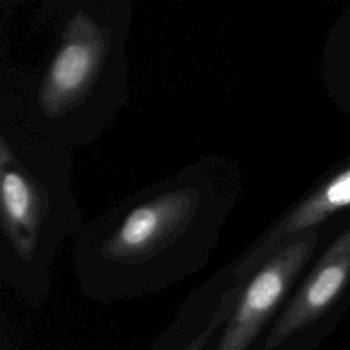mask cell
I'll list each match as a JSON object with an SVG mask.
<instances>
[{"mask_svg":"<svg viewBox=\"0 0 350 350\" xmlns=\"http://www.w3.org/2000/svg\"><path fill=\"white\" fill-rule=\"evenodd\" d=\"M316 243V230L287 241L242 283L217 350H246L252 345L308 264Z\"/></svg>","mask_w":350,"mask_h":350,"instance_id":"obj_4","label":"cell"},{"mask_svg":"<svg viewBox=\"0 0 350 350\" xmlns=\"http://www.w3.org/2000/svg\"><path fill=\"white\" fill-rule=\"evenodd\" d=\"M241 287H242V283L237 280L235 275H234V271H232V279L228 284V287L223 291L221 294V298H220V304H219V308L215 312L208 328L201 334L198 335L191 343L190 346L186 349V350H202L208 342V339L211 338V334L212 331L216 328L217 324H220L227 316L231 314L234 306H235V302H237V298H238V294L241 291Z\"/></svg>","mask_w":350,"mask_h":350,"instance_id":"obj_7","label":"cell"},{"mask_svg":"<svg viewBox=\"0 0 350 350\" xmlns=\"http://www.w3.org/2000/svg\"><path fill=\"white\" fill-rule=\"evenodd\" d=\"M40 75L4 77L0 120L71 150L111 124L129 98V1L71 3Z\"/></svg>","mask_w":350,"mask_h":350,"instance_id":"obj_2","label":"cell"},{"mask_svg":"<svg viewBox=\"0 0 350 350\" xmlns=\"http://www.w3.org/2000/svg\"><path fill=\"white\" fill-rule=\"evenodd\" d=\"M350 279V227L320 257L267 338V349L280 345L317 320L340 295Z\"/></svg>","mask_w":350,"mask_h":350,"instance_id":"obj_5","label":"cell"},{"mask_svg":"<svg viewBox=\"0 0 350 350\" xmlns=\"http://www.w3.org/2000/svg\"><path fill=\"white\" fill-rule=\"evenodd\" d=\"M3 275L42 282L63 241L85 226L71 185V150L1 122Z\"/></svg>","mask_w":350,"mask_h":350,"instance_id":"obj_3","label":"cell"},{"mask_svg":"<svg viewBox=\"0 0 350 350\" xmlns=\"http://www.w3.org/2000/svg\"><path fill=\"white\" fill-rule=\"evenodd\" d=\"M241 194L239 167L204 156L86 223L75 237L77 269L85 276L198 269Z\"/></svg>","mask_w":350,"mask_h":350,"instance_id":"obj_1","label":"cell"},{"mask_svg":"<svg viewBox=\"0 0 350 350\" xmlns=\"http://www.w3.org/2000/svg\"><path fill=\"white\" fill-rule=\"evenodd\" d=\"M349 206L350 167L329 178L245 250V253L231 264L235 278L243 283L283 243L314 230L317 224L328 219L332 213Z\"/></svg>","mask_w":350,"mask_h":350,"instance_id":"obj_6","label":"cell"}]
</instances>
